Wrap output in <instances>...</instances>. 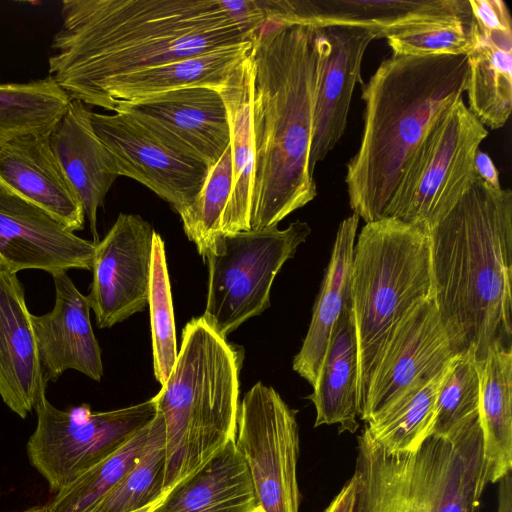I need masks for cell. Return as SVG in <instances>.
Returning a JSON list of instances; mask_svg holds the SVG:
<instances>
[{
  "mask_svg": "<svg viewBox=\"0 0 512 512\" xmlns=\"http://www.w3.org/2000/svg\"><path fill=\"white\" fill-rule=\"evenodd\" d=\"M375 39H379L378 33L357 27L315 29L317 80L309 154L312 174L344 134L354 88L363 82L362 60Z\"/></svg>",
  "mask_w": 512,
  "mask_h": 512,
  "instance_id": "obj_15",
  "label": "cell"
},
{
  "mask_svg": "<svg viewBox=\"0 0 512 512\" xmlns=\"http://www.w3.org/2000/svg\"><path fill=\"white\" fill-rule=\"evenodd\" d=\"M34 409L37 423L27 442L28 459L56 493L122 447L157 414L153 397L125 408L94 412L86 403L58 409L45 393Z\"/></svg>",
  "mask_w": 512,
  "mask_h": 512,
  "instance_id": "obj_9",
  "label": "cell"
},
{
  "mask_svg": "<svg viewBox=\"0 0 512 512\" xmlns=\"http://www.w3.org/2000/svg\"><path fill=\"white\" fill-rule=\"evenodd\" d=\"M272 19L319 29L347 26L389 33L439 20L471 16L464 0H280L270 1Z\"/></svg>",
  "mask_w": 512,
  "mask_h": 512,
  "instance_id": "obj_18",
  "label": "cell"
},
{
  "mask_svg": "<svg viewBox=\"0 0 512 512\" xmlns=\"http://www.w3.org/2000/svg\"><path fill=\"white\" fill-rule=\"evenodd\" d=\"M51 276L55 287L54 306L46 314L31 316L44 379L47 383L55 382L72 369L99 382L103 363L90 321L87 296L77 289L67 272Z\"/></svg>",
  "mask_w": 512,
  "mask_h": 512,
  "instance_id": "obj_19",
  "label": "cell"
},
{
  "mask_svg": "<svg viewBox=\"0 0 512 512\" xmlns=\"http://www.w3.org/2000/svg\"><path fill=\"white\" fill-rule=\"evenodd\" d=\"M455 355L435 299L416 306L397 325L379 356L359 412L361 420L366 422L414 382L443 372Z\"/></svg>",
  "mask_w": 512,
  "mask_h": 512,
  "instance_id": "obj_14",
  "label": "cell"
},
{
  "mask_svg": "<svg viewBox=\"0 0 512 512\" xmlns=\"http://www.w3.org/2000/svg\"><path fill=\"white\" fill-rule=\"evenodd\" d=\"M257 504L247 465L231 441L150 512H250Z\"/></svg>",
  "mask_w": 512,
  "mask_h": 512,
  "instance_id": "obj_25",
  "label": "cell"
},
{
  "mask_svg": "<svg viewBox=\"0 0 512 512\" xmlns=\"http://www.w3.org/2000/svg\"><path fill=\"white\" fill-rule=\"evenodd\" d=\"M448 439L450 453L435 512H480L482 494L489 483L479 417Z\"/></svg>",
  "mask_w": 512,
  "mask_h": 512,
  "instance_id": "obj_31",
  "label": "cell"
},
{
  "mask_svg": "<svg viewBox=\"0 0 512 512\" xmlns=\"http://www.w3.org/2000/svg\"><path fill=\"white\" fill-rule=\"evenodd\" d=\"M250 512H266V511L261 505L257 504Z\"/></svg>",
  "mask_w": 512,
  "mask_h": 512,
  "instance_id": "obj_44",
  "label": "cell"
},
{
  "mask_svg": "<svg viewBox=\"0 0 512 512\" xmlns=\"http://www.w3.org/2000/svg\"><path fill=\"white\" fill-rule=\"evenodd\" d=\"M351 311L358 350V416L379 356L400 321L434 298L430 228L385 217L354 244Z\"/></svg>",
  "mask_w": 512,
  "mask_h": 512,
  "instance_id": "obj_6",
  "label": "cell"
},
{
  "mask_svg": "<svg viewBox=\"0 0 512 512\" xmlns=\"http://www.w3.org/2000/svg\"><path fill=\"white\" fill-rule=\"evenodd\" d=\"M91 113L90 106L71 99L51 129L49 141L83 205L94 242L97 243V211L103 206L107 193L119 176L110 152L93 129Z\"/></svg>",
  "mask_w": 512,
  "mask_h": 512,
  "instance_id": "obj_22",
  "label": "cell"
},
{
  "mask_svg": "<svg viewBox=\"0 0 512 512\" xmlns=\"http://www.w3.org/2000/svg\"><path fill=\"white\" fill-rule=\"evenodd\" d=\"M310 233V226L297 220L282 230L216 235L203 254L209 271L206 323L226 338L269 308L274 278Z\"/></svg>",
  "mask_w": 512,
  "mask_h": 512,
  "instance_id": "obj_7",
  "label": "cell"
},
{
  "mask_svg": "<svg viewBox=\"0 0 512 512\" xmlns=\"http://www.w3.org/2000/svg\"><path fill=\"white\" fill-rule=\"evenodd\" d=\"M148 305L151 318L153 368L156 380L163 385L177 358L176 331L171 286L164 241L154 232Z\"/></svg>",
  "mask_w": 512,
  "mask_h": 512,
  "instance_id": "obj_36",
  "label": "cell"
},
{
  "mask_svg": "<svg viewBox=\"0 0 512 512\" xmlns=\"http://www.w3.org/2000/svg\"><path fill=\"white\" fill-rule=\"evenodd\" d=\"M165 460L164 421L157 411L141 457L90 512H133L161 500L166 494Z\"/></svg>",
  "mask_w": 512,
  "mask_h": 512,
  "instance_id": "obj_34",
  "label": "cell"
},
{
  "mask_svg": "<svg viewBox=\"0 0 512 512\" xmlns=\"http://www.w3.org/2000/svg\"><path fill=\"white\" fill-rule=\"evenodd\" d=\"M479 368L486 477L494 484L512 472V349H490Z\"/></svg>",
  "mask_w": 512,
  "mask_h": 512,
  "instance_id": "obj_29",
  "label": "cell"
},
{
  "mask_svg": "<svg viewBox=\"0 0 512 512\" xmlns=\"http://www.w3.org/2000/svg\"><path fill=\"white\" fill-rule=\"evenodd\" d=\"M21 512H49L47 505H37Z\"/></svg>",
  "mask_w": 512,
  "mask_h": 512,
  "instance_id": "obj_42",
  "label": "cell"
},
{
  "mask_svg": "<svg viewBox=\"0 0 512 512\" xmlns=\"http://www.w3.org/2000/svg\"><path fill=\"white\" fill-rule=\"evenodd\" d=\"M473 16L439 20L389 33L393 54L410 56L467 55L472 45Z\"/></svg>",
  "mask_w": 512,
  "mask_h": 512,
  "instance_id": "obj_38",
  "label": "cell"
},
{
  "mask_svg": "<svg viewBox=\"0 0 512 512\" xmlns=\"http://www.w3.org/2000/svg\"><path fill=\"white\" fill-rule=\"evenodd\" d=\"M468 109L491 129H499L512 111V26L483 29L472 25L466 55Z\"/></svg>",
  "mask_w": 512,
  "mask_h": 512,
  "instance_id": "obj_26",
  "label": "cell"
},
{
  "mask_svg": "<svg viewBox=\"0 0 512 512\" xmlns=\"http://www.w3.org/2000/svg\"><path fill=\"white\" fill-rule=\"evenodd\" d=\"M154 232L140 215L120 213L97 242L87 299L99 328H110L147 306Z\"/></svg>",
  "mask_w": 512,
  "mask_h": 512,
  "instance_id": "obj_13",
  "label": "cell"
},
{
  "mask_svg": "<svg viewBox=\"0 0 512 512\" xmlns=\"http://www.w3.org/2000/svg\"><path fill=\"white\" fill-rule=\"evenodd\" d=\"M357 439L351 512H435L448 438L431 435L417 451L398 454L386 452L365 429Z\"/></svg>",
  "mask_w": 512,
  "mask_h": 512,
  "instance_id": "obj_11",
  "label": "cell"
},
{
  "mask_svg": "<svg viewBox=\"0 0 512 512\" xmlns=\"http://www.w3.org/2000/svg\"><path fill=\"white\" fill-rule=\"evenodd\" d=\"M159 502H160V500L158 502H155L153 504H150L146 507H143V508L133 511V512H150Z\"/></svg>",
  "mask_w": 512,
  "mask_h": 512,
  "instance_id": "obj_43",
  "label": "cell"
},
{
  "mask_svg": "<svg viewBox=\"0 0 512 512\" xmlns=\"http://www.w3.org/2000/svg\"><path fill=\"white\" fill-rule=\"evenodd\" d=\"M467 78L466 55L392 53L361 83L364 126L345 183L350 208L365 223L384 218L416 149L462 98Z\"/></svg>",
  "mask_w": 512,
  "mask_h": 512,
  "instance_id": "obj_4",
  "label": "cell"
},
{
  "mask_svg": "<svg viewBox=\"0 0 512 512\" xmlns=\"http://www.w3.org/2000/svg\"><path fill=\"white\" fill-rule=\"evenodd\" d=\"M497 484L496 512H512V474L505 475Z\"/></svg>",
  "mask_w": 512,
  "mask_h": 512,
  "instance_id": "obj_41",
  "label": "cell"
},
{
  "mask_svg": "<svg viewBox=\"0 0 512 512\" xmlns=\"http://www.w3.org/2000/svg\"><path fill=\"white\" fill-rule=\"evenodd\" d=\"M487 136L485 126L459 99L416 149L384 218L435 226L473 184L475 155Z\"/></svg>",
  "mask_w": 512,
  "mask_h": 512,
  "instance_id": "obj_8",
  "label": "cell"
},
{
  "mask_svg": "<svg viewBox=\"0 0 512 512\" xmlns=\"http://www.w3.org/2000/svg\"><path fill=\"white\" fill-rule=\"evenodd\" d=\"M474 171L476 177L480 178L490 187L496 189L501 188L499 172L496 166L494 165L491 157L480 149L475 155Z\"/></svg>",
  "mask_w": 512,
  "mask_h": 512,
  "instance_id": "obj_39",
  "label": "cell"
},
{
  "mask_svg": "<svg viewBox=\"0 0 512 512\" xmlns=\"http://www.w3.org/2000/svg\"><path fill=\"white\" fill-rule=\"evenodd\" d=\"M251 40L222 46L184 59L115 77L93 95L88 106L113 111L118 103L188 88L221 89L248 56Z\"/></svg>",
  "mask_w": 512,
  "mask_h": 512,
  "instance_id": "obj_23",
  "label": "cell"
},
{
  "mask_svg": "<svg viewBox=\"0 0 512 512\" xmlns=\"http://www.w3.org/2000/svg\"><path fill=\"white\" fill-rule=\"evenodd\" d=\"M445 369L432 378L414 382L365 422L364 429L386 452L417 451L432 435L437 394Z\"/></svg>",
  "mask_w": 512,
  "mask_h": 512,
  "instance_id": "obj_30",
  "label": "cell"
},
{
  "mask_svg": "<svg viewBox=\"0 0 512 512\" xmlns=\"http://www.w3.org/2000/svg\"><path fill=\"white\" fill-rule=\"evenodd\" d=\"M434 299L455 354L512 349V192L476 177L430 228Z\"/></svg>",
  "mask_w": 512,
  "mask_h": 512,
  "instance_id": "obj_3",
  "label": "cell"
},
{
  "mask_svg": "<svg viewBox=\"0 0 512 512\" xmlns=\"http://www.w3.org/2000/svg\"><path fill=\"white\" fill-rule=\"evenodd\" d=\"M233 165L231 144L210 166L201 191L194 202L180 214L187 237L203 256L212 239L220 234V221L231 194Z\"/></svg>",
  "mask_w": 512,
  "mask_h": 512,
  "instance_id": "obj_37",
  "label": "cell"
},
{
  "mask_svg": "<svg viewBox=\"0 0 512 512\" xmlns=\"http://www.w3.org/2000/svg\"><path fill=\"white\" fill-rule=\"evenodd\" d=\"M359 219L353 213L338 227L306 337L293 360L294 371L312 387L316 383L338 320L351 303L350 281Z\"/></svg>",
  "mask_w": 512,
  "mask_h": 512,
  "instance_id": "obj_24",
  "label": "cell"
},
{
  "mask_svg": "<svg viewBox=\"0 0 512 512\" xmlns=\"http://www.w3.org/2000/svg\"><path fill=\"white\" fill-rule=\"evenodd\" d=\"M153 420L114 453L58 491L49 512H90L136 464L144 452Z\"/></svg>",
  "mask_w": 512,
  "mask_h": 512,
  "instance_id": "obj_33",
  "label": "cell"
},
{
  "mask_svg": "<svg viewBox=\"0 0 512 512\" xmlns=\"http://www.w3.org/2000/svg\"><path fill=\"white\" fill-rule=\"evenodd\" d=\"M50 131L22 135L0 146V186L79 231L85 223L83 205L52 151Z\"/></svg>",
  "mask_w": 512,
  "mask_h": 512,
  "instance_id": "obj_20",
  "label": "cell"
},
{
  "mask_svg": "<svg viewBox=\"0 0 512 512\" xmlns=\"http://www.w3.org/2000/svg\"><path fill=\"white\" fill-rule=\"evenodd\" d=\"M96 244L0 186V265L9 272L91 270Z\"/></svg>",
  "mask_w": 512,
  "mask_h": 512,
  "instance_id": "obj_16",
  "label": "cell"
},
{
  "mask_svg": "<svg viewBox=\"0 0 512 512\" xmlns=\"http://www.w3.org/2000/svg\"><path fill=\"white\" fill-rule=\"evenodd\" d=\"M358 350L351 303L341 314L313 392L315 427L338 425L339 433H355L358 416Z\"/></svg>",
  "mask_w": 512,
  "mask_h": 512,
  "instance_id": "obj_27",
  "label": "cell"
},
{
  "mask_svg": "<svg viewBox=\"0 0 512 512\" xmlns=\"http://www.w3.org/2000/svg\"><path fill=\"white\" fill-rule=\"evenodd\" d=\"M355 491V480L352 476L335 495L323 512H351Z\"/></svg>",
  "mask_w": 512,
  "mask_h": 512,
  "instance_id": "obj_40",
  "label": "cell"
},
{
  "mask_svg": "<svg viewBox=\"0 0 512 512\" xmlns=\"http://www.w3.org/2000/svg\"><path fill=\"white\" fill-rule=\"evenodd\" d=\"M224 101L230 127L232 190L220 221V234L247 231L250 217L254 152L251 136V61L248 56L218 90Z\"/></svg>",
  "mask_w": 512,
  "mask_h": 512,
  "instance_id": "obj_28",
  "label": "cell"
},
{
  "mask_svg": "<svg viewBox=\"0 0 512 512\" xmlns=\"http://www.w3.org/2000/svg\"><path fill=\"white\" fill-rule=\"evenodd\" d=\"M242 360V349L202 317L185 325L174 366L153 397L165 428L166 492L234 441Z\"/></svg>",
  "mask_w": 512,
  "mask_h": 512,
  "instance_id": "obj_5",
  "label": "cell"
},
{
  "mask_svg": "<svg viewBox=\"0 0 512 512\" xmlns=\"http://www.w3.org/2000/svg\"><path fill=\"white\" fill-rule=\"evenodd\" d=\"M258 0H65L49 76L86 105L107 81L251 40Z\"/></svg>",
  "mask_w": 512,
  "mask_h": 512,
  "instance_id": "obj_1",
  "label": "cell"
},
{
  "mask_svg": "<svg viewBox=\"0 0 512 512\" xmlns=\"http://www.w3.org/2000/svg\"><path fill=\"white\" fill-rule=\"evenodd\" d=\"M93 129L110 152L118 176L132 178L180 215L195 200L209 166L126 112L91 113Z\"/></svg>",
  "mask_w": 512,
  "mask_h": 512,
  "instance_id": "obj_12",
  "label": "cell"
},
{
  "mask_svg": "<svg viewBox=\"0 0 512 512\" xmlns=\"http://www.w3.org/2000/svg\"><path fill=\"white\" fill-rule=\"evenodd\" d=\"M254 172L250 230L278 225L317 195L309 169L317 80L315 29L264 20L251 37Z\"/></svg>",
  "mask_w": 512,
  "mask_h": 512,
  "instance_id": "obj_2",
  "label": "cell"
},
{
  "mask_svg": "<svg viewBox=\"0 0 512 512\" xmlns=\"http://www.w3.org/2000/svg\"><path fill=\"white\" fill-rule=\"evenodd\" d=\"M297 410L272 387L257 382L239 403L234 444L266 512H299L301 492Z\"/></svg>",
  "mask_w": 512,
  "mask_h": 512,
  "instance_id": "obj_10",
  "label": "cell"
},
{
  "mask_svg": "<svg viewBox=\"0 0 512 512\" xmlns=\"http://www.w3.org/2000/svg\"><path fill=\"white\" fill-rule=\"evenodd\" d=\"M70 100L50 76L0 84V146L22 135L50 131Z\"/></svg>",
  "mask_w": 512,
  "mask_h": 512,
  "instance_id": "obj_32",
  "label": "cell"
},
{
  "mask_svg": "<svg viewBox=\"0 0 512 512\" xmlns=\"http://www.w3.org/2000/svg\"><path fill=\"white\" fill-rule=\"evenodd\" d=\"M24 288L0 265V397L22 419L46 393Z\"/></svg>",
  "mask_w": 512,
  "mask_h": 512,
  "instance_id": "obj_21",
  "label": "cell"
},
{
  "mask_svg": "<svg viewBox=\"0 0 512 512\" xmlns=\"http://www.w3.org/2000/svg\"><path fill=\"white\" fill-rule=\"evenodd\" d=\"M473 349L457 353L440 381L432 435L448 438L479 417L480 368Z\"/></svg>",
  "mask_w": 512,
  "mask_h": 512,
  "instance_id": "obj_35",
  "label": "cell"
},
{
  "mask_svg": "<svg viewBox=\"0 0 512 512\" xmlns=\"http://www.w3.org/2000/svg\"><path fill=\"white\" fill-rule=\"evenodd\" d=\"M113 112L135 116L209 167L217 162L230 143L227 111L217 89L188 87L172 90L118 103Z\"/></svg>",
  "mask_w": 512,
  "mask_h": 512,
  "instance_id": "obj_17",
  "label": "cell"
}]
</instances>
